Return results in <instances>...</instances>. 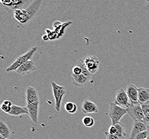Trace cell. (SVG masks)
Listing matches in <instances>:
<instances>
[{
	"mask_svg": "<svg viewBox=\"0 0 149 139\" xmlns=\"http://www.w3.org/2000/svg\"><path fill=\"white\" fill-rule=\"evenodd\" d=\"M42 2L41 0H35L26 9L14 11L15 18L21 24H26L37 14L41 7Z\"/></svg>",
	"mask_w": 149,
	"mask_h": 139,
	"instance_id": "obj_1",
	"label": "cell"
},
{
	"mask_svg": "<svg viewBox=\"0 0 149 139\" xmlns=\"http://www.w3.org/2000/svg\"><path fill=\"white\" fill-rule=\"evenodd\" d=\"M37 50V47H33L31 48L30 50L25 53L24 54L22 55L15 59V61L13 62L11 64L5 68L6 72L13 71H16L17 68L20 66L22 65L23 64L26 62L30 60L34 55V53Z\"/></svg>",
	"mask_w": 149,
	"mask_h": 139,
	"instance_id": "obj_2",
	"label": "cell"
},
{
	"mask_svg": "<svg viewBox=\"0 0 149 139\" xmlns=\"http://www.w3.org/2000/svg\"><path fill=\"white\" fill-rule=\"evenodd\" d=\"M126 114H127L126 109L116 105L114 102L110 103L108 115L111 120L112 125L120 122V120Z\"/></svg>",
	"mask_w": 149,
	"mask_h": 139,
	"instance_id": "obj_3",
	"label": "cell"
},
{
	"mask_svg": "<svg viewBox=\"0 0 149 139\" xmlns=\"http://www.w3.org/2000/svg\"><path fill=\"white\" fill-rule=\"evenodd\" d=\"M51 86L53 89V96L55 100V109L56 111L59 112L61 109V103L64 97L66 91L65 87L58 85L54 82H51Z\"/></svg>",
	"mask_w": 149,
	"mask_h": 139,
	"instance_id": "obj_4",
	"label": "cell"
},
{
	"mask_svg": "<svg viewBox=\"0 0 149 139\" xmlns=\"http://www.w3.org/2000/svg\"><path fill=\"white\" fill-rule=\"evenodd\" d=\"M127 113L134 120V121L143 122L144 113L141 104L139 102L132 103L129 108L126 109Z\"/></svg>",
	"mask_w": 149,
	"mask_h": 139,
	"instance_id": "obj_5",
	"label": "cell"
},
{
	"mask_svg": "<svg viewBox=\"0 0 149 139\" xmlns=\"http://www.w3.org/2000/svg\"><path fill=\"white\" fill-rule=\"evenodd\" d=\"M114 102L116 105L125 109L129 108L131 104V102L128 95L123 88L119 89L116 92L115 95V101Z\"/></svg>",
	"mask_w": 149,
	"mask_h": 139,
	"instance_id": "obj_6",
	"label": "cell"
},
{
	"mask_svg": "<svg viewBox=\"0 0 149 139\" xmlns=\"http://www.w3.org/2000/svg\"><path fill=\"white\" fill-rule=\"evenodd\" d=\"M84 62L86 68L91 75L95 74L98 71L100 65V61L97 57L95 56H88L85 58Z\"/></svg>",
	"mask_w": 149,
	"mask_h": 139,
	"instance_id": "obj_7",
	"label": "cell"
},
{
	"mask_svg": "<svg viewBox=\"0 0 149 139\" xmlns=\"http://www.w3.org/2000/svg\"><path fill=\"white\" fill-rule=\"evenodd\" d=\"M25 96L27 104H35L39 103V97L37 91L31 86H28L26 89Z\"/></svg>",
	"mask_w": 149,
	"mask_h": 139,
	"instance_id": "obj_8",
	"label": "cell"
},
{
	"mask_svg": "<svg viewBox=\"0 0 149 139\" xmlns=\"http://www.w3.org/2000/svg\"><path fill=\"white\" fill-rule=\"evenodd\" d=\"M146 131H147V125L145 122L134 121L132 131L129 136V139H134L137 134Z\"/></svg>",
	"mask_w": 149,
	"mask_h": 139,
	"instance_id": "obj_9",
	"label": "cell"
},
{
	"mask_svg": "<svg viewBox=\"0 0 149 139\" xmlns=\"http://www.w3.org/2000/svg\"><path fill=\"white\" fill-rule=\"evenodd\" d=\"M81 110L84 113H94L98 112L99 109L94 102L85 100L81 104Z\"/></svg>",
	"mask_w": 149,
	"mask_h": 139,
	"instance_id": "obj_10",
	"label": "cell"
},
{
	"mask_svg": "<svg viewBox=\"0 0 149 139\" xmlns=\"http://www.w3.org/2000/svg\"><path fill=\"white\" fill-rule=\"evenodd\" d=\"M126 93L132 103L139 102V88L135 85L133 84L128 85L126 88Z\"/></svg>",
	"mask_w": 149,
	"mask_h": 139,
	"instance_id": "obj_11",
	"label": "cell"
},
{
	"mask_svg": "<svg viewBox=\"0 0 149 139\" xmlns=\"http://www.w3.org/2000/svg\"><path fill=\"white\" fill-rule=\"evenodd\" d=\"M26 107L29 111V115L30 116L31 120L34 124H37L39 103L35 104H27Z\"/></svg>",
	"mask_w": 149,
	"mask_h": 139,
	"instance_id": "obj_12",
	"label": "cell"
},
{
	"mask_svg": "<svg viewBox=\"0 0 149 139\" xmlns=\"http://www.w3.org/2000/svg\"><path fill=\"white\" fill-rule=\"evenodd\" d=\"M71 80L72 84L74 86L77 87H83L88 83L90 78L83 74L74 75L71 73Z\"/></svg>",
	"mask_w": 149,
	"mask_h": 139,
	"instance_id": "obj_13",
	"label": "cell"
},
{
	"mask_svg": "<svg viewBox=\"0 0 149 139\" xmlns=\"http://www.w3.org/2000/svg\"><path fill=\"white\" fill-rule=\"evenodd\" d=\"M36 68L34 62L30 59L18 68L16 72L19 75H25L33 71Z\"/></svg>",
	"mask_w": 149,
	"mask_h": 139,
	"instance_id": "obj_14",
	"label": "cell"
},
{
	"mask_svg": "<svg viewBox=\"0 0 149 139\" xmlns=\"http://www.w3.org/2000/svg\"><path fill=\"white\" fill-rule=\"evenodd\" d=\"M71 23L72 22L71 21H68L63 23H61L60 21H55L53 24V28H54V31L58 35V39L61 37L63 34H65V28Z\"/></svg>",
	"mask_w": 149,
	"mask_h": 139,
	"instance_id": "obj_15",
	"label": "cell"
},
{
	"mask_svg": "<svg viewBox=\"0 0 149 139\" xmlns=\"http://www.w3.org/2000/svg\"><path fill=\"white\" fill-rule=\"evenodd\" d=\"M1 3L4 6L9 8L10 9L14 10V11L17 9H20L21 7H23L25 1H0Z\"/></svg>",
	"mask_w": 149,
	"mask_h": 139,
	"instance_id": "obj_16",
	"label": "cell"
},
{
	"mask_svg": "<svg viewBox=\"0 0 149 139\" xmlns=\"http://www.w3.org/2000/svg\"><path fill=\"white\" fill-rule=\"evenodd\" d=\"M8 115L13 116H19L22 115H28L29 111L26 106H21L13 104L11 106V109Z\"/></svg>",
	"mask_w": 149,
	"mask_h": 139,
	"instance_id": "obj_17",
	"label": "cell"
},
{
	"mask_svg": "<svg viewBox=\"0 0 149 139\" xmlns=\"http://www.w3.org/2000/svg\"><path fill=\"white\" fill-rule=\"evenodd\" d=\"M138 102L141 105L149 102V89L143 87L139 88Z\"/></svg>",
	"mask_w": 149,
	"mask_h": 139,
	"instance_id": "obj_18",
	"label": "cell"
},
{
	"mask_svg": "<svg viewBox=\"0 0 149 139\" xmlns=\"http://www.w3.org/2000/svg\"><path fill=\"white\" fill-rule=\"evenodd\" d=\"M0 136L6 139H8L10 136V129L3 120L0 121Z\"/></svg>",
	"mask_w": 149,
	"mask_h": 139,
	"instance_id": "obj_19",
	"label": "cell"
},
{
	"mask_svg": "<svg viewBox=\"0 0 149 139\" xmlns=\"http://www.w3.org/2000/svg\"><path fill=\"white\" fill-rule=\"evenodd\" d=\"M114 125L117 129L115 135L118 136L120 139H125L126 136V132L124 126L121 122H119Z\"/></svg>",
	"mask_w": 149,
	"mask_h": 139,
	"instance_id": "obj_20",
	"label": "cell"
},
{
	"mask_svg": "<svg viewBox=\"0 0 149 139\" xmlns=\"http://www.w3.org/2000/svg\"><path fill=\"white\" fill-rule=\"evenodd\" d=\"M76 64H77L76 65L79 66L80 68H81V70H82V74L86 75L88 78H91L92 75L89 72L88 68H86V66L85 63L84 59L80 58L79 59H78Z\"/></svg>",
	"mask_w": 149,
	"mask_h": 139,
	"instance_id": "obj_21",
	"label": "cell"
},
{
	"mask_svg": "<svg viewBox=\"0 0 149 139\" xmlns=\"http://www.w3.org/2000/svg\"><path fill=\"white\" fill-rule=\"evenodd\" d=\"M77 106L74 102H68L65 103V110L70 114H74L77 111Z\"/></svg>",
	"mask_w": 149,
	"mask_h": 139,
	"instance_id": "obj_22",
	"label": "cell"
},
{
	"mask_svg": "<svg viewBox=\"0 0 149 139\" xmlns=\"http://www.w3.org/2000/svg\"><path fill=\"white\" fill-rule=\"evenodd\" d=\"M143 111L144 113V119L143 122L146 123V124H149V102L146 103L141 105Z\"/></svg>",
	"mask_w": 149,
	"mask_h": 139,
	"instance_id": "obj_23",
	"label": "cell"
},
{
	"mask_svg": "<svg viewBox=\"0 0 149 139\" xmlns=\"http://www.w3.org/2000/svg\"><path fill=\"white\" fill-rule=\"evenodd\" d=\"M82 123L85 127L90 128L95 125V119L90 116H85L82 119Z\"/></svg>",
	"mask_w": 149,
	"mask_h": 139,
	"instance_id": "obj_24",
	"label": "cell"
},
{
	"mask_svg": "<svg viewBox=\"0 0 149 139\" xmlns=\"http://www.w3.org/2000/svg\"><path fill=\"white\" fill-rule=\"evenodd\" d=\"M13 105V103L9 100H5L1 105V109L3 112L8 113L10 112Z\"/></svg>",
	"mask_w": 149,
	"mask_h": 139,
	"instance_id": "obj_25",
	"label": "cell"
},
{
	"mask_svg": "<svg viewBox=\"0 0 149 139\" xmlns=\"http://www.w3.org/2000/svg\"><path fill=\"white\" fill-rule=\"evenodd\" d=\"M46 33L48 39L49 40H54L56 39H58V35L54 30L52 31L49 29L46 30Z\"/></svg>",
	"mask_w": 149,
	"mask_h": 139,
	"instance_id": "obj_26",
	"label": "cell"
},
{
	"mask_svg": "<svg viewBox=\"0 0 149 139\" xmlns=\"http://www.w3.org/2000/svg\"><path fill=\"white\" fill-rule=\"evenodd\" d=\"M149 137V134L147 131H144L143 132L140 133L139 134L136 136L134 139H148Z\"/></svg>",
	"mask_w": 149,
	"mask_h": 139,
	"instance_id": "obj_27",
	"label": "cell"
},
{
	"mask_svg": "<svg viewBox=\"0 0 149 139\" xmlns=\"http://www.w3.org/2000/svg\"><path fill=\"white\" fill-rule=\"evenodd\" d=\"M72 73L74 75H80L82 74V70L81 68L79 66L76 65L74 68H72Z\"/></svg>",
	"mask_w": 149,
	"mask_h": 139,
	"instance_id": "obj_28",
	"label": "cell"
},
{
	"mask_svg": "<svg viewBox=\"0 0 149 139\" xmlns=\"http://www.w3.org/2000/svg\"><path fill=\"white\" fill-rule=\"evenodd\" d=\"M117 132V129L114 125H111L110 126L108 131V133L111 135H115Z\"/></svg>",
	"mask_w": 149,
	"mask_h": 139,
	"instance_id": "obj_29",
	"label": "cell"
},
{
	"mask_svg": "<svg viewBox=\"0 0 149 139\" xmlns=\"http://www.w3.org/2000/svg\"><path fill=\"white\" fill-rule=\"evenodd\" d=\"M105 135L106 137V139H120L119 137L116 135H111L108 132H105Z\"/></svg>",
	"mask_w": 149,
	"mask_h": 139,
	"instance_id": "obj_30",
	"label": "cell"
},
{
	"mask_svg": "<svg viewBox=\"0 0 149 139\" xmlns=\"http://www.w3.org/2000/svg\"><path fill=\"white\" fill-rule=\"evenodd\" d=\"M146 125H147V131H148V134H149V137H148V138L149 139V124H146Z\"/></svg>",
	"mask_w": 149,
	"mask_h": 139,
	"instance_id": "obj_31",
	"label": "cell"
},
{
	"mask_svg": "<svg viewBox=\"0 0 149 139\" xmlns=\"http://www.w3.org/2000/svg\"><path fill=\"white\" fill-rule=\"evenodd\" d=\"M0 139H6V138H4V137H3V136H0Z\"/></svg>",
	"mask_w": 149,
	"mask_h": 139,
	"instance_id": "obj_32",
	"label": "cell"
},
{
	"mask_svg": "<svg viewBox=\"0 0 149 139\" xmlns=\"http://www.w3.org/2000/svg\"><path fill=\"white\" fill-rule=\"evenodd\" d=\"M149 139V138H148V139Z\"/></svg>",
	"mask_w": 149,
	"mask_h": 139,
	"instance_id": "obj_33",
	"label": "cell"
}]
</instances>
